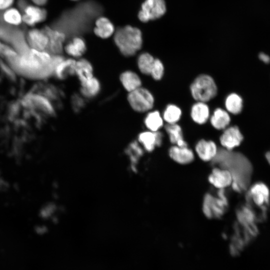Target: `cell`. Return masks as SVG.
<instances>
[{"mask_svg":"<svg viewBox=\"0 0 270 270\" xmlns=\"http://www.w3.org/2000/svg\"><path fill=\"white\" fill-rule=\"evenodd\" d=\"M114 40L120 53L126 57L134 56L142 45L140 30L129 25L118 28L114 32Z\"/></svg>","mask_w":270,"mask_h":270,"instance_id":"cell-1","label":"cell"},{"mask_svg":"<svg viewBox=\"0 0 270 270\" xmlns=\"http://www.w3.org/2000/svg\"><path fill=\"white\" fill-rule=\"evenodd\" d=\"M190 90L194 100L206 102L215 97L217 86L210 76L202 74L194 79L190 85Z\"/></svg>","mask_w":270,"mask_h":270,"instance_id":"cell-2","label":"cell"},{"mask_svg":"<svg viewBox=\"0 0 270 270\" xmlns=\"http://www.w3.org/2000/svg\"><path fill=\"white\" fill-rule=\"evenodd\" d=\"M17 5L22 9L26 28L40 26L48 18V12L44 7L34 5L26 0H18Z\"/></svg>","mask_w":270,"mask_h":270,"instance_id":"cell-3","label":"cell"},{"mask_svg":"<svg viewBox=\"0 0 270 270\" xmlns=\"http://www.w3.org/2000/svg\"><path fill=\"white\" fill-rule=\"evenodd\" d=\"M128 100L131 108L138 112L150 110L154 104V98L152 93L141 86L129 92Z\"/></svg>","mask_w":270,"mask_h":270,"instance_id":"cell-4","label":"cell"},{"mask_svg":"<svg viewBox=\"0 0 270 270\" xmlns=\"http://www.w3.org/2000/svg\"><path fill=\"white\" fill-rule=\"evenodd\" d=\"M166 12V5L164 0H145L142 4L138 18L141 22H146L160 18Z\"/></svg>","mask_w":270,"mask_h":270,"instance_id":"cell-5","label":"cell"},{"mask_svg":"<svg viewBox=\"0 0 270 270\" xmlns=\"http://www.w3.org/2000/svg\"><path fill=\"white\" fill-rule=\"evenodd\" d=\"M24 37L26 44L30 48L46 50L48 38L42 26L26 28Z\"/></svg>","mask_w":270,"mask_h":270,"instance_id":"cell-6","label":"cell"},{"mask_svg":"<svg viewBox=\"0 0 270 270\" xmlns=\"http://www.w3.org/2000/svg\"><path fill=\"white\" fill-rule=\"evenodd\" d=\"M0 22L2 28L14 30L22 28L24 19L21 8L16 5L4 11L0 14Z\"/></svg>","mask_w":270,"mask_h":270,"instance_id":"cell-7","label":"cell"},{"mask_svg":"<svg viewBox=\"0 0 270 270\" xmlns=\"http://www.w3.org/2000/svg\"><path fill=\"white\" fill-rule=\"evenodd\" d=\"M233 176L226 168L216 166L212 168L208 176V182L214 188L224 190L232 185Z\"/></svg>","mask_w":270,"mask_h":270,"instance_id":"cell-8","label":"cell"},{"mask_svg":"<svg viewBox=\"0 0 270 270\" xmlns=\"http://www.w3.org/2000/svg\"><path fill=\"white\" fill-rule=\"evenodd\" d=\"M48 38L46 51L52 55H60L64 50V34L48 25L42 26Z\"/></svg>","mask_w":270,"mask_h":270,"instance_id":"cell-9","label":"cell"},{"mask_svg":"<svg viewBox=\"0 0 270 270\" xmlns=\"http://www.w3.org/2000/svg\"><path fill=\"white\" fill-rule=\"evenodd\" d=\"M243 139V136L238 128L232 126L224 129L220 138V142L224 149L232 150L240 144Z\"/></svg>","mask_w":270,"mask_h":270,"instance_id":"cell-10","label":"cell"},{"mask_svg":"<svg viewBox=\"0 0 270 270\" xmlns=\"http://www.w3.org/2000/svg\"><path fill=\"white\" fill-rule=\"evenodd\" d=\"M194 149L196 156L204 162H209L214 159L218 150L214 141L204 139L198 141Z\"/></svg>","mask_w":270,"mask_h":270,"instance_id":"cell-11","label":"cell"},{"mask_svg":"<svg viewBox=\"0 0 270 270\" xmlns=\"http://www.w3.org/2000/svg\"><path fill=\"white\" fill-rule=\"evenodd\" d=\"M168 154L171 160L181 165L192 163L195 158L194 152L188 146H180L176 144L173 145L168 149Z\"/></svg>","mask_w":270,"mask_h":270,"instance_id":"cell-12","label":"cell"},{"mask_svg":"<svg viewBox=\"0 0 270 270\" xmlns=\"http://www.w3.org/2000/svg\"><path fill=\"white\" fill-rule=\"evenodd\" d=\"M250 196L254 203L258 206L268 204L270 192L268 186L262 182H257L250 188Z\"/></svg>","mask_w":270,"mask_h":270,"instance_id":"cell-13","label":"cell"},{"mask_svg":"<svg viewBox=\"0 0 270 270\" xmlns=\"http://www.w3.org/2000/svg\"><path fill=\"white\" fill-rule=\"evenodd\" d=\"M163 134L162 132L150 130L140 132L138 137L139 143L148 152H152L156 146H160Z\"/></svg>","mask_w":270,"mask_h":270,"instance_id":"cell-14","label":"cell"},{"mask_svg":"<svg viewBox=\"0 0 270 270\" xmlns=\"http://www.w3.org/2000/svg\"><path fill=\"white\" fill-rule=\"evenodd\" d=\"M24 100L25 105L28 104L36 107L48 114L52 115L54 113L51 103L44 96L32 94L26 97Z\"/></svg>","mask_w":270,"mask_h":270,"instance_id":"cell-15","label":"cell"},{"mask_svg":"<svg viewBox=\"0 0 270 270\" xmlns=\"http://www.w3.org/2000/svg\"><path fill=\"white\" fill-rule=\"evenodd\" d=\"M94 32L96 36L102 38H107L114 33L115 28L109 19L102 16L96 20Z\"/></svg>","mask_w":270,"mask_h":270,"instance_id":"cell-16","label":"cell"},{"mask_svg":"<svg viewBox=\"0 0 270 270\" xmlns=\"http://www.w3.org/2000/svg\"><path fill=\"white\" fill-rule=\"evenodd\" d=\"M190 116L195 122L204 124L210 117L209 108L204 102H198L192 106Z\"/></svg>","mask_w":270,"mask_h":270,"instance_id":"cell-17","label":"cell"},{"mask_svg":"<svg viewBox=\"0 0 270 270\" xmlns=\"http://www.w3.org/2000/svg\"><path fill=\"white\" fill-rule=\"evenodd\" d=\"M76 61L72 58L64 59L56 67L54 74L56 78L64 80L76 74Z\"/></svg>","mask_w":270,"mask_h":270,"instance_id":"cell-18","label":"cell"},{"mask_svg":"<svg viewBox=\"0 0 270 270\" xmlns=\"http://www.w3.org/2000/svg\"><path fill=\"white\" fill-rule=\"evenodd\" d=\"M76 74L80 84L90 79L93 77V68L91 63L85 58L76 61Z\"/></svg>","mask_w":270,"mask_h":270,"instance_id":"cell-19","label":"cell"},{"mask_svg":"<svg viewBox=\"0 0 270 270\" xmlns=\"http://www.w3.org/2000/svg\"><path fill=\"white\" fill-rule=\"evenodd\" d=\"M64 49L70 56L79 58L86 52V46L84 40L82 38L76 36L70 40L64 46Z\"/></svg>","mask_w":270,"mask_h":270,"instance_id":"cell-20","label":"cell"},{"mask_svg":"<svg viewBox=\"0 0 270 270\" xmlns=\"http://www.w3.org/2000/svg\"><path fill=\"white\" fill-rule=\"evenodd\" d=\"M120 80L124 88L128 92L142 86V81L138 74L131 70L122 72L120 76Z\"/></svg>","mask_w":270,"mask_h":270,"instance_id":"cell-21","label":"cell"},{"mask_svg":"<svg viewBox=\"0 0 270 270\" xmlns=\"http://www.w3.org/2000/svg\"><path fill=\"white\" fill-rule=\"evenodd\" d=\"M212 126L216 130H224L230 122L228 113L222 108H216L210 118Z\"/></svg>","mask_w":270,"mask_h":270,"instance_id":"cell-22","label":"cell"},{"mask_svg":"<svg viewBox=\"0 0 270 270\" xmlns=\"http://www.w3.org/2000/svg\"><path fill=\"white\" fill-rule=\"evenodd\" d=\"M80 85V93L84 97L87 98H92L96 96L100 93L101 88L100 81L94 76Z\"/></svg>","mask_w":270,"mask_h":270,"instance_id":"cell-23","label":"cell"},{"mask_svg":"<svg viewBox=\"0 0 270 270\" xmlns=\"http://www.w3.org/2000/svg\"><path fill=\"white\" fill-rule=\"evenodd\" d=\"M165 130L168 133L170 142L180 146H188L184 141L180 126L176 124H168L165 126Z\"/></svg>","mask_w":270,"mask_h":270,"instance_id":"cell-24","label":"cell"},{"mask_svg":"<svg viewBox=\"0 0 270 270\" xmlns=\"http://www.w3.org/2000/svg\"><path fill=\"white\" fill-rule=\"evenodd\" d=\"M146 127L152 132H156L162 126L163 118L158 110L148 112L144 120Z\"/></svg>","mask_w":270,"mask_h":270,"instance_id":"cell-25","label":"cell"},{"mask_svg":"<svg viewBox=\"0 0 270 270\" xmlns=\"http://www.w3.org/2000/svg\"><path fill=\"white\" fill-rule=\"evenodd\" d=\"M226 110L234 114L240 113L242 108V100L236 94L232 93L227 96L225 100Z\"/></svg>","mask_w":270,"mask_h":270,"instance_id":"cell-26","label":"cell"},{"mask_svg":"<svg viewBox=\"0 0 270 270\" xmlns=\"http://www.w3.org/2000/svg\"><path fill=\"white\" fill-rule=\"evenodd\" d=\"M154 59L149 53L141 54L138 56L137 62L140 72L144 74L150 75Z\"/></svg>","mask_w":270,"mask_h":270,"instance_id":"cell-27","label":"cell"},{"mask_svg":"<svg viewBox=\"0 0 270 270\" xmlns=\"http://www.w3.org/2000/svg\"><path fill=\"white\" fill-rule=\"evenodd\" d=\"M182 116L180 108L176 105L170 104L166 108L162 116L163 120L168 124H176Z\"/></svg>","mask_w":270,"mask_h":270,"instance_id":"cell-28","label":"cell"},{"mask_svg":"<svg viewBox=\"0 0 270 270\" xmlns=\"http://www.w3.org/2000/svg\"><path fill=\"white\" fill-rule=\"evenodd\" d=\"M164 74V66L162 62L159 59H154L150 74L152 78L156 80H160Z\"/></svg>","mask_w":270,"mask_h":270,"instance_id":"cell-29","label":"cell"},{"mask_svg":"<svg viewBox=\"0 0 270 270\" xmlns=\"http://www.w3.org/2000/svg\"><path fill=\"white\" fill-rule=\"evenodd\" d=\"M72 104L75 112H79L84 106V100L78 94H74L72 97Z\"/></svg>","mask_w":270,"mask_h":270,"instance_id":"cell-30","label":"cell"},{"mask_svg":"<svg viewBox=\"0 0 270 270\" xmlns=\"http://www.w3.org/2000/svg\"><path fill=\"white\" fill-rule=\"evenodd\" d=\"M18 0H0V14L9 8L17 5Z\"/></svg>","mask_w":270,"mask_h":270,"instance_id":"cell-31","label":"cell"},{"mask_svg":"<svg viewBox=\"0 0 270 270\" xmlns=\"http://www.w3.org/2000/svg\"><path fill=\"white\" fill-rule=\"evenodd\" d=\"M27 2L36 6L46 7L48 3L49 0H26Z\"/></svg>","mask_w":270,"mask_h":270,"instance_id":"cell-32","label":"cell"},{"mask_svg":"<svg viewBox=\"0 0 270 270\" xmlns=\"http://www.w3.org/2000/svg\"><path fill=\"white\" fill-rule=\"evenodd\" d=\"M259 58L262 61L266 64L269 63L270 62V56L264 53H260L259 54Z\"/></svg>","mask_w":270,"mask_h":270,"instance_id":"cell-33","label":"cell"},{"mask_svg":"<svg viewBox=\"0 0 270 270\" xmlns=\"http://www.w3.org/2000/svg\"><path fill=\"white\" fill-rule=\"evenodd\" d=\"M265 158L270 165V150L267 152L265 154Z\"/></svg>","mask_w":270,"mask_h":270,"instance_id":"cell-34","label":"cell"},{"mask_svg":"<svg viewBox=\"0 0 270 270\" xmlns=\"http://www.w3.org/2000/svg\"><path fill=\"white\" fill-rule=\"evenodd\" d=\"M2 25L1 24V22H0V34H2Z\"/></svg>","mask_w":270,"mask_h":270,"instance_id":"cell-35","label":"cell"},{"mask_svg":"<svg viewBox=\"0 0 270 270\" xmlns=\"http://www.w3.org/2000/svg\"></svg>","mask_w":270,"mask_h":270,"instance_id":"cell-36","label":"cell"}]
</instances>
